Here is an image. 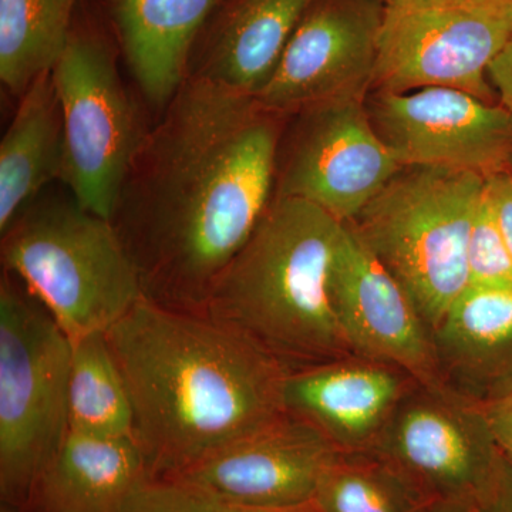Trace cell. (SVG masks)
<instances>
[{"mask_svg":"<svg viewBox=\"0 0 512 512\" xmlns=\"http://www.w3.org/2000/svg\"><path fill=\"white\" fill-rule=\"evenodd\" d=\"M383 2H386V3H387V2H389V0H383Z\"/></svg>","mask_w":512,"mask_h":512,"instance_id":"836d02e7","label":"cell"},{"mask_svg":"<svg viewBox=\"0 0 512 512\" xmlns=\"http://www.w3.org/2000/svg\"><path fill=\"white\" fill-rule=\"evenodd\" d=\"M343 227L311 202L275 195L201 312L245 333L292 369L353 355L330 292Z\"/></svg>","mask_w":512,"mask_h":512,"instance_id":"3957f363","label":"cell"},{"mask_svg":"<svg viewBox=\"0 0 512 512\" xmlns=\"http://www.w3.org/2000/svg\"><path fill=\"white\" fill-rule=\"evenodd\" d=\"M396 2H404V3H434V2H444V0H396Z\"/></svg>","mask_w":512,"mask_h":512,"instance_id":"1f68e13d","label":"cell"},{"mask_svg":"<svg viewBox=\"0 0 512 512\" xmlns=\"http://www.w3.org/2000/svg\"><path fill=\"white\" fill-rule=\"evenodd\" d=\"M64 165L62 109L52 72L20 96L0 143V231L5 234L39 192L60 180Z\"/></svg>","mask_w":512,"mask_h":512,"instance_id":"ffe728a7","label":"cell"},{"mask_svg":"<svg viewBox=\"0 0 512 512\" xmlns=\"http://www.w3.org/2000/svg\"><path fill=\"white\" fill-rule=\"evenodd\" d=\"M3 235V264L79 340L107 333L144 298L113 221L76 201L32 202Z\"/></svg>","mask_w":512,"mask_h":512,"instance_id":"277c9868","label":"cell"},{"mask_svg":"<svg viewBox=\"0 0 512 512\" xmlns=\"http://www.w3.org/2000/svg\"><path fill=\"white\" fill-rule=\"evenodd\" d=\"M485 191L493 204L495 217L500 225L505 244L512 258V173L498 171L485 178Z\"/></svg>","mask_w":512,"mask_h":512,"instance_id":"484cf974","label":"cell"},{"mask_svg":"<svg viewBox=\"0 0 512 512\" xmlns=\"http://www.w3.org/2000/svg\"><path fill=\"white\" fill-rule=\"evenodd\" d=\"M339 451L292 414L222 448L175 476L251 507L296 510L315 501Z\"/></svg>","mask_w":512,"mask_h":512,"instance_id":"5bb4252c","label":"cell"},{"mask_svg":"<svg viewBox=\"0 0 512 512\" xmlns=\"http://www.w3.org/2000/svg\"><path fill=\"white\" fill-rule=\"evenodd\" d=\"M483 406L501 454L512 463V390Z\"/></svg>","mask_w":512,"mask_h":512,"instance_id":"4316f807","label":"cell"},{"mask_svg":"<svg viewBox=\"0 0 512 512\" xmlns=\"http://www.w3.org/2000/svg\"><path fill=\"white\" fill-rule=\"evenodd\" d=\"M73 343L37 299L0 286V495L32 507L69 431Z\"/></svg>","mask_w":512,"mask_h":512,"instance_id":"8992f818","label":"cell"},{"mask_svg":"<svg viewBox=\"0 0 512 512\" xmlns=\"http://www.w3.org/2000/svg\"><path fill=\"white\" fill-rule=\"evenodd\" d=\"M64 128L60 181L84 210L113 220L121 188L146 133L109 45L72 33L52 70Z\"/></svg>","mask_w":512,"mask_h":512,"instance_id":"ba28073f","label":"cell"},{"mask_svg":"<svg viewBox=\"0 0 512 512\" xmlns=\"http://www.w3.org/2000/svg\"><path fill=\"white\" fill-rule=\"evenodd\" d=\"M366 109L377 136L403 167H446L490 177L508 170L512 116L500 103L446 87L370 92Z\"/></svg>","mask_w":512,"mask_h":512,"instance_id":"8fae6325","label":"cell"},{"mask_svg":"<svg viewBox=\"0 0 512 512\" xmlns=\"http://www.w3.org/2000/svg\"><path fill=\"white\" fill-rule=\"evenodd\" d=\"M488 80L501 106L512 116V35L488 67Z\"/></svg>","mask_w":512,"mask_h":512,"instance_id":"83f0119b","label":"cell"},{"mask_svg":"<svg viewBox=\"0 0 512 512\" xmlns=\"http://www.w3.org/2000/svg\"><path fill=\"white\" fill-rule=\"evenodd\" d=\"M120 512H318L313 503L296 510L251 507L178 477H147Z\"/></svg>","mask_w":512,"mask_h":512,"instance_id":"cb8c5ba5","label":"cell"},{"mask_svg":"<svg viewBox=\"0 0 512 512\" xmlns=\"http://www.w3.org/2000/svg\"><path fill=\"white\" fill-rule=\"evenodd\" d=\"M330 292L353 355L399 367L417 383L444 384L429 326L348 224L333 259Z\"/></svg>","mask_w":512,"mask_h":512,"instance_id":"4fadbf2b","label":"cell"},{"mask_svg":"<svg viewBox=\"0 0 512 512\" xmlns=\"http://www.w3.org/2000/svg\"><path fill=\"white\" fill-rule=\"evenodd\" d=\"M468 275L470 284H512L511 254L485 185L468 239Z\"/></svg>","mask_w":512,"mask_h":512,"instance_id":"d4e9b609","label":"cell"},{"mask_svg":"<svg viewBox=\"0 0 512 512\" xmlns=\"http://www.w3.org/2000/svg\"><path fill=\"white\" fill-rule=\"evenodd\" d=\"M383 0H313L255 100L278 116L372 90Z\"/></svg>","mask_w":512,"mask_h":512,"instance_id":"7c38bea8","label":"cell"},{"mask_svg":"<svg viewBox=\"0 0 512 512\" xmlns=\"http://www.w3.org/2000/svg\"><path fill=\"white\" fill-rule=\"evenodd\" d=\"M281 120L188 76L141 141L111 220L146 298L202 311L274 200Z\"/></svg>","mask_w":512,"mask_h":512,"instance_id":"6da1fadb","label":"cell"},{"mask_svg":"<svg viewBox=\"0 0 512 512\" xmlns=\"http://www.w3.org/2000/svg\"><path fill=\"white\" fill-rule=\"evenodd\" d=\"M72 343L69 430L93 436L134 437L133 404L106 333Z\"/></svg>","mask_w":512,"mask_h":512,"instance_id":"7402d4cb","label":"cell"},{"mask_svg":"<svg viewBox=\"0 0 512 512\" xmlns=\"http://www.w3.org/2000/svg\"><path fill=\"white\" fill-rule=\"evenodd\" d=\"M441 380L485 404L512 390V284H470L433 332Z\"/></svg>","mask_w":512,"mask_h":512,"instance_id":"2e32d148","label":"cell"},{"mask_svg":"<svg viewBox=\"0 0 512 512\" xmlns=\"http://www.w3.org/2000/svg\"><path fill=\"white\" fill-rule=\"evenodd\" d=\"M365 100L329 101L299 113L275 195L315 204L348 224L402 170L377 136Z\"/></svg>","mask_w":512,"mask_h":512,"instance_id":"30bf717a","label":"cell"},{"mask_svg":"<svg viewBox=\"0 0 512 512\" xmlns=\"http://www.w3.org/2000/svg\"><path fill=\"white\" fill-rule=\"evenodd\" d=\"M148 476H175L288 414L292 367L207 313L144 296L106 333Z\"/></svg>","mask_w":512,"mask_h":512,"instance_id":"7a4b0ae2","label":"cell"},{"mask_svg":"<svg viewBox=\"0 0 512 512\" xmlns=\"http://www.w3.org/2000/svg\"><path fill=\"white\" fill-rule=\"evenodd\" d=\"M318 512H427L431 505L375 453H340L320 480Z\"/></svg>","mask_w":512,"mask_h":512,"instance_id":"603a6c76","label":"cell"},{"mask_svg":"<svg viewBox=\"0 0 512 512\" xmlns=\"http://www.w3.org/2000/svg\"><path fill=\"white\" fill-rule=\"evenodd\" d=\"M414 383L399 367L349 355L292 369L285 406L339 453H370Z\"/></svg>","mask_w":512,"mask_h":512,"instance_id":"9a60e30c","label":"cell"},{"mask_svg":"<svg viewBox=\"0 0 512 512\" xmlns=\"http://www.w3.org/2000/svg\"><path fill=\"white\" fill-rule=\"evenodd\" d=\"M427 512H474L467 508L457 507V505H431Z\"/></svg>","mask_w":512,"mask_h":512,"instance_id":"f546056e","label":"cell"},{"mask_svg":"<svg viewBox=\"0 0 512 512\" xmlns=\"http://www.w3.org/2000/svg\"><path fill=\"white\" fill-rule=\"evenodd\" d=\"M221 0H114L128 69L146 99L165 109L188 79L195 37Z\"/></svg>","mask_w":512,"mask_h":512,"instance_id":"ac0fdd59","label":"cell"},{"mask_svg":"<svg viewBox=\"0 0 512 512\" xmlns=\"http://www.w3.org/2000/svg\"><path fill=\"white\" fill-rule=\"evenodd\" d=\"M313 0H231L194 76L255 97Z\"/></svg>","mask_w":512,"mask_h":512,"instance_id":"d6986e66","label":"cell"},{"mask_svg":"<svg viewBox=\"0 0 512 512\" xmlns=\"http://www.w3.org/2000/svg\"><path fill=\"white\" fill-rule=\"evenodd\" d=\"M148 476L134 437L69 430L33 497L32 512H120Z\"/></svg>","mask_w":512,"mask_h":512,"instance_id":"e0dca14e","label":"cell"},{"mask_svg":"<svg viewBox=\"0 0 512 512\" xmlns=\"http://www.w3.org/2000/svg\"><path fill=\"white\" fill-rule=\"evenodd\" d=\"M77 0H0V79L22 96L69 43Z\"/></svg>","mask_w":512,"mask_h":512,"instance_id":"44dd1931","label":"cell"},{"mask_svg":"<svg viewBox=\"0 0 512 512\" xmlns=\"http://www.w3.org/2000/svg\"><path fill=\"white\" fill-rule=\"evenodd\" d=\"M0 512H32L28 508L16 507V505L3 504L2 511Z\"/></svg>","mask_w":512,"mask_h":512,"instance_id":"4dcf8cb0","label":"cell"},{"mask_svg":"<svg viewBox=\"0 0 512 512\" xmlns=\"http://www.w3.org/2000/svg\"><path fill=\"white\" fill-rule=\"evenodd\" d=\"M484 185L471 171L402 167L348 222L431 332L470 284L468 239Z\"/></svg>","mask_w":512,"mask_h":512,"instance_id":"5b68a950","label":"cell"},{"mask_svg":"<svg viewBox=\"0 0 512 512\" xmlns=\"http://www.w3.org/2000/svg\"><path fill=\"white\" fill-rule=\"evenodd\" d=\"M478 512H512V463L505 458L493 490Z\"/></svg>","mask_w":512,"mask_h":512,"instance_id":"f1b7e54d","label":"cell"},{"mask_svg":"<svg viewBox=\"0 0 512 512\" xmlns=\"http://www.w3.org/2000/svg\"><path fill=\"white\" fill-rule=\"evenodd\" d=\"M511 35L512 0H389L370 92L446 87L495 103L488 67Z\"/></svg>","mask_w":512,"mask_h":512,"instance_id":"52a82bcc","label":"cell"},{"mask_svg":"<svg viewBox=\"0 0 512 512\" xmlns=\"http://www.w3.org/2000/svg\"><path fill=\"white\" fill-rule=\"evenodd\" d=\"M508 170H510L511 173H512V158L510 160V164H508Z\"/></svg>","mask_w":512,"mask_h":512,"instance_id":"d6a6232c","label":"cell"},{"mask_svg":"<svg viewBox=\"0 0 512 512\" xmlns=\"http://www.w3.org/2000/svg\"><path fill=\"white\" fill-rule=\"evenodd\" d=\"M370 453L397 468L430 505L474 512L504 460L483 404L446 384L414 383Z\"/></svg>","mask_w":512,"mask_h":512,"instance_id":"9c48e42d","label":"cell"}]
</instances>
